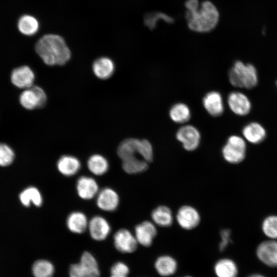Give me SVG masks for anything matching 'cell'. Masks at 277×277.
<instances>
[{"instance_id":"6da1fadb","label":"cell","mask_w":277,"mask_h":277,"mask_svg":"<svg viewBox=\"0 0 277 277\" xmlns=\"http://www.w3.org/2000/svg\"><path fill=\"white\" fill-rule=\"evenodd\" d=\"M35 51L47 65H63L71 57L70 49L64 38L54 34L44 35L35 45Z\"/></svg>"},{"instance_id":"7a4b0ae2","label":"cell","mask_w":277,"mask_h":277,"mask_svg":"<svg viewBox=\"0 0 277 277\" xmlns=\"http://www.w3.org/2000/svg\"><path fill=\"white\" fill-rule=\"evenodd\" d=\"M186 17L188 27L191 30L207 32L214 29L217 25L219 13L211 2L206 1L193 9L187 10Z\"/></svg>"},{"instance_id":"3957f363","label":"cell","mask_w":277,"mask_h":277,"mask_svg":"<svg viewBox=\"0 0 277 277\" xmlns=\"http://www.w3.org/2000/svg\"><path fill=\"white\" fill-rule=\"evenodd\" d=\"M231 84L236 87L251 89L258 83L255 68L251 64H244L241 61L235 62L228 72Z\"/></svg>"},{"instance_id":"277c9868","label":"cell","mask_w":277,"mask_h":277,"mask_svg":"<svg viewBox=\"0 0 277 277\" xmlns=\"http://www.w3.org/2000/svg\"><path fill=\"white\" fill-rule=\"evenodd\" d=\"M246 145L245 141L238 135L228 137L222 150L224 159L233 164L242 162L245 157Z\"/></svg>"},{"instance_id":"5b68a950","label":"cell","mask_w":277,"mask_h":277,"mask_svg":"<svg viewBox=\"0 0 277 277\" xmlns=\"http://www.w3.org/2000/svg\"><path fill=\"white\" fill-rule=\"evenodd\" d=\"M70 277H100L97 262L89 252H84L78 264H72L69 268Z\"/></svg>"},{"instance_id":"8992f818","label":"cell","mask_w":277,"mask_h":277,"mask_svg":"<svg viewBox=\"0 0 277 277\" xmlns=\"http://www.w3.org/2000/svg\"><path fill=\"white\" fill-rule=\"evenodd\" d=\"M46 101L47 96L45 92L42 88L37 86L27 88L19 96L21 104L28 110L42 107Z\"/></svg>"},{"instance_id":"52a82bcc","label":"cell","mask_w":277,"mask_h":277,"mask_svg":"<svg viewBox=\"0 0 277 277\" xmlns=\"http://www.w3.org/2000/svg\"><path fill=\"white\" fill-rule=\"evenodd\" d=\"M176 137L187 151L196 149L200 142L201 134L199 130L190 125H184L177 131Z\"/></svg>"},{"instance_id":"ba28073f","label":"cell","mask_w":277,"mask_h":277,"mask_svg":"<svg viewBox=\"0 0 277 277\" xmlns=\"http://www.w3.org/2000/svg\"><path fill=\"white\" fill-rule=\"evenodd\" d=\"M256 255L267 266L277 267V241L271 239L260 243L256 248Z\"/></svg>"},{"instance_id":"9c48e42d","label":"cell","mask_w":277,"mask_h":277,"mask_svg":"<svg viewBox=\"0 0 277 277\" xmlns=\"http://www.w3.org/2000/svg\"><path fill=\"white\" fill-rule=\"evenodd\" d=\"M114 245L116 249L122 253H132L137 248V241L128 230L121 229L114 235Z\"/></svg>"},{"instance_id":"30bf717a","label":"cell","mask_w":277,"mask_h":277,"mask_svg":"<svg viewBox=\"0 0 277 277\" xmlns=\"http://www.w3.org/2000/svg\"><path fill=\"white\" fill-rule=\"evenodd\" d=\"M176 220L183 228L190 230L199 225L200 216L197 210L192 207L184 206L179 209Z\"/></svg>"},{"instance_id":"8fae6325","label":"cell","mask_w":277,"mask_h":277,"mask_svg":"<svg viewBox=\"0 0 277 277\" xmlns=\"http://www.w3.org/2000/svg\"><path fill=\"white\" fill-rule=\"evenodd\" d=\"M35 75L32 70L27 66L14 69L11 75L12 83L19 88H28L32 86Z\"/></svg>"},{"instance_id":"7c38bea8","label":"cell","mask_w":277,"mask_h":277,"mask_svg":"<svg viewBox=\"0 0 277 277\" xmlns=\"http://www.w3.org/2000/svg\"><path fill=\"white\" fill-rule=\"evenodd\" d=\"M227 101L231 110L237 115H245L250 111V102L243 93L231 92L228 96Z\"/></svg>"},{"instance_id":"4fadbf2b","label":"cell","mask_w":277,"mask_h":277,"mask_svg":"<svg viewBox=\"0 0 277 277\" xmlns=\"http://www.w3.org/2000/svg\"><path fill=\"white\" fill-rule=\"evenodd\" d=\"M88 228L91 238L96 241L105 240L111 228L108 221L101 216H95L89 222Z\"/></svg>"},{"instance_id":"5bb4252c","label":"cell","mask_w":277,"mask_h":277,"mask_svg":"<svg viewBox=\"0 0 277 277\" xmlns=\"http://www.w3.org/2000/svg\"><path fill=\"white\" fill-rule=\"evenodd\" d=\"M96 204L101 209L106 211L115 210L119 204L117 193L112 189L105 188L98 193Z\"/></svg>"},{"instance_id":"9a60e30c","label":"cell","mask_w":277,"mask_h":277,"mask_svg":"<svg viewBox=\"0 0 277 277\" xmlns=\"http://www.w3.org/2000/svg\"><path fill=\"white\" fill-rule=\"evenodd\" d=\"M203 105L207 112L211 116L221 115L224 110L221 94L217 91H210L203 97Z\"/></svg>"},{"instance_id":"2e32d148","label":"cell","mask_w":277,"mask_h":277,"mask_svg":"<svg viewBox=\"0 0 277 277\" xmlns=\"http://www.w3.org/2000/svg\"><path fill=\"white\" fill-rule=\"evenodd\" d=\"M156 233L155 226L149 221H144L135 228V237L137 242L145 247L151 246Z\"/></svg>"},{"instance_id":"e0dca14e","label":"cell","mask_w":277,"mask_h":277,"mask_svg":"<svg viewBox=\"0 0 277 277\" xmlns=\"http://www.w3.org/2000/svg\"><path fill=\"white\" fill-rule=\"evenodd\" d=\"M76 190L79 196L84 200L94 197L98 193V186L94 179L91 177L83 176L76 183Z\"/></svg>"},{"instance_id":"ac0fdd59","label":"cell","mask_w":277,"mask_h":277,"mask_svg":"<svg viewBox=\"0 0 277 277\" xmlns=\"http://www.w3.org/2000/svg\"><path fill=\"white\" fill-rule=\"evenodd\" d=\"M115 69L113 62L109 57H101L93 63L92 70L95 76L102 80L110 77Z\"/></svg>"},{"instance_id":"d6986e66","label":"cell","mask_w":277,"mask_h":277,"mask_svg":"<svg viewBox=\"0 0 277 277\" xmlns=\"http://www.w3.org/2000/svg\"><path fill=\"white\" fill-rule=\"evenodd\" d=\"M57 168L63 175L70 176L76 174L81 168V163L75 156L63 155L57 162Z\"/></svg>"},{"instance_id":"ffe728a7","label":"cell","mask_w":277,"mask_h":277,"mask_svg":"<svg viewBox=\"0 0 277 277\" xmlns=\"http://www.w3.org/2000/svg\"><path fill=\"white\" fill-rule=\"evenodd\" d=\"M89 222L85 214L75 211L71 213L68 216L66 224L68 228L72 232L82 233L88 228Z\"/></svg>"},{"instance_id":"44dd1931","label":"cell","mask_w":277,"mask_h":277,"mask_svg":"<svg viewBox=\"0 0 277 277\" xmlns=\"http://www.w3.org/2000/svg\"><path fill=\"white\" fill-rule=\"evenodd\" d=\"M140 140L129 138L123 141L117 148V154L121 160H124L139 154Z\"/></svg>"},{"instance_id":"7402d4cb","label":"cell","mask_w":277,"mask_h":277,"mask_svg":"<svg viewBox=\"0 0 277 277\" xmlns=\"http://www.w3.org/2000/svg\"><path fill=\"white\" fill-rule=\"evenodd\" d=\"M245 138L252 144H259L265 138L266 133L264 127L258 123H251L243 129Z\"/></svg>"},{"instance_id":"603a6c76","label":"cell","mask_w":277,"mask_h":277,"mask_svg":"<svg viewBox=\"0 0 277 277\" xmlns=\"http://www.w3.org/2000/svg\"><path fill=\"white\" fill-rule=\"evenodd\" d=\"M154 267L157 272L162 276L173 274L177 269V262L174 259L169 255L159 257L155 262Z\"/></svg>"},{"instance_id":"cb8c5ba5","label":"cell","mask_w":277,"mask_h":277,"mask_svg":"<svg viewBox=\"0 0 277 277\" xmlns=\"http://www.w3.org/2000/svg\"><path fill=\"white\" fill-rule=\"evenodd\" d=\"M214 270L217 277H236L238 268L235 263L229 259H222L216 262Z\"/></svg>"},{"instance_id":"d4e9b609","label":"cell","mask_w":277,"mask_h":277,"mask_svg":"<svg viewBox=\"0 0 277 277\" xmlns=\"http://www.w3.org/2000/svg\"><path fill=\"white\" fill-rule=\"evenodd\" d=\"M37 19L30 15H24L18 19L17 27L19 31L23 34L31 36L37 33L39 29Z\"/></svg>"},{"instance_id":"484cf974","label":"cell","mask_w":277,"mask_h":277,"mask_svg":"<svg viewBox=\"0 0 277 277\" xmlns=\"http://www.w3.org/2000/svg\"><path fill=\"white\" fill-rule=\"evenodd\" d=\"M170 118L177 124H184L190 118L191 112L185 104L178 103L173 105L169 112Z\"/></svg>"},{"instance_id":"4316f807","label":"cell","mask_w":277,"mask_h":277,"mask_svg":"<svg viewBox=\"0 0 277 277\" xmlns=\"http://www.w3.org/2000/svg\"><path fill=\"white\" fill-rule=\"evenodd\" d=\"M153 221L162 227H168L173 222L171 210L165 206H160L155 208L151 213Z\"/></svg>"},{"instance_id":"83f0119b","label":"cell","mask_w":277,"mask_h":277,"mask_svg":"<svg viewBox=\"0 0 277 277\" xmlns=\"http://www.w3.org/2000/svg\"><path fill=\"white\" fill-rule=\"evenodd\" d=\"M89 170L94 174L101 175L108 170L109 163L107 159L100 154L91 155L87 162Z\"/></svg>"},{"instance_id":"f1b7e54d","label":"cell","mask_w":277,"mask_h":277,"mask_svg":"<svg viewBox=\"0 0 277 277\" xmlns=\"http://www.w3.org/2000/svg\"><path fill=\"white\" fill-rule=\"evenodd\" d=\"M124 170L129 174H136L146 171L148 167V162L136 156L132 157L122 161Z\"/></svg>"},{"instance_id":"f546056e","label":"cell","mask_w":277,"mask_h":277,"mask_svg":"<svg viewBox=\"0 0 277 277\" xmlns=\"http://www.w3.org/2000/svg\"><path fill=\"white\" fill-rule=\"evenodd\" d=\"M19 199L25 206H29L32 203L36 206L39 207L43 203L42 196L39 191L34 187H30L24 190L19 194Z\"/></svg>"},{"instance_id":"4dcf8cb0","label":"cell","mask_w":277,"mask_h":277,"mask_svg":"<svg viewBox=\"0 0 277 277\" xmlns=\"http://www.w3.org/2000/svg\"><path fill=\"white\" fill-rule=\"evenodd\" d=\"M32 270L34 277H52L54 268L52 264L48 261L39 260L34 263Z\"/></svg>"},{"instance_id":"1f68e13d","label":"cell","mask_w":277,"mask_h":277,"mask_svg":"<svg viewBox=\"0 0 277 277\" xmlns=\"http://www.w3.org/2000/svg\"><path fill=\"white\" fill-rule=\"evenodd\" d=\"M261 228L268 238L277 239V215H271L266 217L262 223Z\"/></svg>"},{"instance_id":"d6a6232c","label":"cell","mask_w":277,"mask_h":277,"mask_svg":"<svg viewBox=\"0 0 277 277\" xmlns=\"http://www.w3.org/2000/svg\"><path fill=\"white\" fill-rule=\"evenodd\" d=\"M14 158L13 150L7 144L0 143V166H6L11 164Z\"/></svg>"},{"instance_id":"836d02e7","label":"cell","mask_w":277,"mask_h":277,"mask_svg":"<svg viewBox=\"0 0 277 277\" xmlns=\"http://www.w3.org/2000/svg\"><path fill=\"white\" fill-rule=\"evenodd\" d=\"M139 155L148 163L152 161L153 148L151 143L147 140H140Z\"/></svg>"},{"instance_id":"e575fe53","label":"cell","mask_w":277,"mask_h":277,"mask_svg":"<svg viewBox=\"0 0 277 277\" xmlns=\"http://www.w3.org/2000/svg\"><path fill=\"white\" fill-rule=\"evenodd\" d=\"M110 271V277H127L129 269L125 263L117 262L112 266Z\"/></svg>"},{"instance_id":"d590c367","label":"cell","mask_w":277,"mask_h":277,"mask_svg":"<svg viewBox=\"0 0 277 277\" xmlns=\"http://www.w3.org/2000/svg\"><path fill=\"white\" fill-rule=\"evenodd\" d=\"M220 235L221 241L219 244V249L221 251H223L231 242V231L228 229H224L221 231Z\"/></svg>"},{"instance_id":"8d00e7d4","label":"cell","mask_w":277,"mask_h":277,"mask_svg":"<svg viewBox=\"0 0 277 277\" xmlns=\"http://www.w3.org/2000/svg\"><path fill=\"white\" fill-rule=\"evenodd\" d=\"M249 277H265L262 275H260V274H253V275H251L250 276H249Z\"/></svg>"},{"instance_id":"74e56055","label":"cell","mask_w":277,"mask_h":277,"mask_svg":"<svg viewBox=\"0 0 277 277\" xmlns=\"http://www.w3.org/2000/svg\"><path fill=\"white\" fill-rule=\"evenodd\" d=\"M185 277H191L190 276H185Z\"/></svg>"},{"instance_id":"f35d334b","label":"cell","mask_w":277,"mask_h":277,"mask_svg":"<svg viewBox=\"0 0 277 277\" xmlns=\"http://www.w3.org/2000/svg\"><path fill=\"white\" fill-rule=\"evenodd\" d=\"M276 85H277V82H276Z\"/></svg>"}]
</instances>
